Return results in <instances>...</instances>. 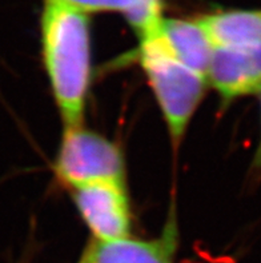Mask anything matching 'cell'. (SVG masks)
<instances>
[{
	"label": "cell",
	"instance_id": "6da1fadb",
	"mask_svg": "<svg viewBox=\"0 0 261 263\" xmlns=\"http://www.w3.org/2000/svg\"><path fill=\"white\" fill-rule=\"evenodd\" d=\"M42 47L53 98L66 127L83 126L91 83V39L87 13L46 0Z\"/></svg>",
	"mask_w": 261,
	"mask_h": 263
},
{
	"label": "cell",
	"instance_id": "7a4b0ae2",
	"mask_svg": "<svg viewBox=\"0 0 261 263\" xmlns=\"http://www.w3.org/2000/svg\"><path fill=\"white\" fill-rule=\"evenodd\" d=\"M139 40L140 66L155 93L169 135L173 143L178 144L202 103L208 80L169 52L159 30Z\"/></svg>",
	"mask_w": 261,
	"mask_h": 263
},
{
	"label": "cell",
	"instance_id": "3957f363",
	"mask_svg": "<svg viewBox=\"0 0 261 263\" xmlns=\"http://www.w3.org/2000/svg\"><path fill=\"white\" fill-rule=\"evenodd\" d=\"M55 174L70 189L97 182H124L126 163L120 147L108 138L83 126L66 127Z\"/></svg>",
	"mask_w": 261,
	"mask_h": 263
},
{
	"label": "cell",
	"instance_id": "277c9868",
	"mask_svg": "<svg viewBox=\"0 0 261 263\" xmlns=\"http://www.w3.org/2000/svg\"><path fill=\"white\" fill-rule=\"evenodd\" d=\"M72 199L95 240L129 237L131 206L124 182H97L73 187Z\"/></svg>",
	"mask_w": 261,
	"mask_h": 263
},
{
	"label": "cell",
	"instance_id": "5b68a950",
	"mask_svg": "<svg viewBox=\"0 0 261 263\" xmlns=\"http://www.w3.org/2000/svg\"><path fill=\"white\" fill-rule=\"evenodd\" d=\"M224 104L261 92V46L215 47L207 75Z\"/></svg>",
	"mask_w": 261,
	"mask_h": 263
},
{
	"label": "cell",
	"instance_id": "8992f818",
	"mask_svg": "<svg viewBox=\"0 0 261 263\" xmlns=\"http://www.w3.org/2000/svg\"><path fill=\"white\" fill-rule=\"evenodd\" d=\"M176 227L171 224L157 239L131 237L111 242L93 240L84 254L86 263H175Z\"/></svg>",
	"mask_w": 261,
	"mask_h": 263
},
{
	"label": "cell",
	"instance_id": "52a82bcc",
	"mask_svg": "<svg viewBox=\"0 0 261 263\" xmlns=\"http://www.w3.org/2000/svg\"><path fill=\"white\" fill-rule=\"evenodd\" d=\"M163 43L189 70L207 78L215 47L196 20L164 19L159 27Z\"/></svg>",
	"mask_w": 261,
	"mask_h": 263
},
{
	"label": "cell",
	"instance_id": "ba28073f",
	"mask_svg": "<svg viewBox=\"0 0 261 263\" xmlns=\"http://www.w3.org/2000/svg\"><path fill=\"white\" fill-rule=\"evenodd\" d=\"M197 22L213 47L261 46V8L213 12Z\"/></svg>",
	"mask_w": 261,
	"mask_h": 263
},
{
	"label": "cell",
	"instance_id": "9c48e42d",
	"mask_svg": "<svg viewBox=\"0 0 261 263\" xmlns=\"http://www.w3.org/2000/svg\"><path fill=\"white\" fill-rule=\"evenodd\" d=\"M87 13L117 11L133 27L139 37L159 30L163 20L160 0H60Z\"/></svg>",
	"mask_w": 261,
	"mask_h": 263
},
{
	"label": "cell",
	"instance_id": "30bf717a",
	"mask_svg": "<svg viewBox=\"0 0 261 263\" xmlns=\"http://www.w3.org/2000/svg\"><path fill=\"white\" fill-rule=\"evenodd\" d=\"M258 100H260V140L251 163V173L255 179H261V92L258 93Z\"/></svg>",
	"mask_w": 261,
	"mask_h": 263
},
{
	"label": "cell",
	"instance_id": "8fae6325",
	"mask_svg": "<svg viewBox=\"0 0 261 263\" xmlns=\"http://www.w3.org/2000/svg\"><path fill=\"white\" fill-rule=\"evenodd\" d=\"M80 263H86V260H84V259H82V260H80Z\"/></svg>",
	"mask_w": 261,
	"mask_h": 263
}]
</instances>
